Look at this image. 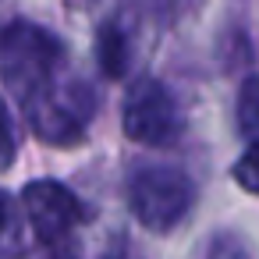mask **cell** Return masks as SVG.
Returning a JSON list of instances; mask_svg holds the SVG:
<instances>
[{
  "label": "cell",
  "mask_w": 259,
  "mask_h": 259,
  "mask_svg": "<svg viewBox=\"0 0 259 259\" xmlns=\"http://www.w3.org/2000/svg\"><path fill=\"white\" fill-rule=\"evenodd\" d=\"M64 43L32 22H8L0 29V78L22 107L47 96L61 82Z\"/></svg>",
  "instance_id": "cell-1"
},
{
  "label": "cell",
  "mask_w": 259,
  "mask_h": 259,
  "mask_svg": "<svg viewBox=\"0 0 259 259\" xmlns=\"http://www.w3.org/2000/svg\"><path fill=\"white\" fill-rule=\"evenodd\" d=\"M192 202H195V185L181 167L142 163L128 178V209L146 231L167 234L192 213Z\"/></svg>",
  "instance_id": "cell-2"
},
{
  "label": "cell",
  "mask_w": 259,
  "mask_h": 259,
  "mask_svg": "<svg viewBox=\"0 0 259 259\" xmlns=\"http://www.w3.org/2000/svg\"><path fill=\"white\" fill-rule=\"evenodd\" d=\"M121 124H124V135L132 142L170 146L174 135H178V128H181V117H178V103H174V96L167 93L163 82L139 78L128 89V96H124Z\"/></svg>",
  "instance_id": "cell-3"
},
{
  "label": "cell",
  "mask_w": 259,
  "mask_h": 259,
  "mask_svg": "<svg viewBox=\"0 0 259 259\" xmlns=\"http://www.w3.org/2000/svg\"><path fill=\"white\" fill-rule=\"evenodd\" d=\"M22 206H25V217L43 245L68 241L71 231L82 224V206L61 181H47V178L29 181L22 188Z\"/></svg>",
  "instance_id": "cell-4"
},
{
  "label": "cell",
  "mask_w": 259,
  "mask_h": 259,
  "mask_svg": "<svg viewBox=\"0 0 259 259\" xmlns=\"http://www.w3.org/2000/svg\"><path fill=\"white\" fill-rule=\"evenodd\" d=\"M238 128L248 142H259V78L248 75L238 93Z\"/></svg>",
  "instance_id": "cell-5"
},
{
  "label": "cell",
  "mask_w": 259,
  "mask_h": 259,
  "mask_svg": "<svg viewBox=\"0 0 259 259\" xmlns=\"http://www.w3.org/2000/svg\"><path fill=\"white\" fill-rule=\"evenodd\" d=\"M100 64H103V71H107L110 78L124 75V68H128V43H124V36H121L117 29H110V25L100 32Z\"/></svg>",
  "instance_id": "cell-6"
},
{
  "label": "cell",
  "mask_w": 259,
  "mask_h": 259,
  "mask_svg": "<svg viewBox=\"0 0 259 259\" xmlns=\"http://www.w3.org/2000/svg\"><path fill=\"white\" fill-rule=\"evenodd\" d=\"M206 259H252V252H248L245 238H238L234 231H220L217 238H209Z\"/></svg>",
  "instance_id": "cell-7"
},
{
  "label": "cell",
  "mask_w": 259,
  "mask_h": 259,
  "mask_svg": "<svg viewBox=\"0 0 259 259\" xmlns=\"http://www.w3.org/2000/svg\"><path fill=\"white\" fill-rule=\"evenodd\" d=\"M234 181L245 188V192H252V195H259V142H248V149L238 156V163H234Z\"/></svg>",
  "instance_id": "cell-8"
},
{
  "label": "cell",
  "mask_w": 259,
  "mask_h": 259,
  "mask_svg": "<svg viewBox=\"0 0 259 259\" xmlns=\"http://www.w3.org/2000/svg\"><path fill=\"white\" fill-rule=\"evenodd\" d=\"M15 202H11V195L0 188V248L4 245H11L15 241Z\"/></svg>",
  "instance_id": "cell-9"
},
{
  "label": "cell",
  "mask_w": 259,
  "mask_h": 259,
  "mask_svg": "<svg viewBox=\"0 0 259 259\" xmlns=\"http://www.w3.org/2000/svg\"><path fill=\"white\" fill-rule=\"evenodd\" d=\"M15 160V132H11V117L0 107V170H8Z\"/></svg>",
  "instance_id": "cell-10"
}]
</instances>
